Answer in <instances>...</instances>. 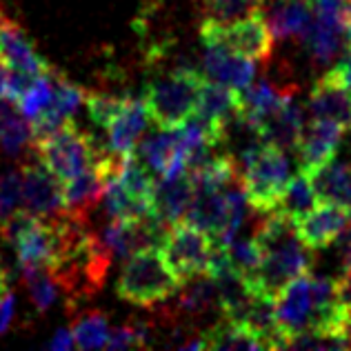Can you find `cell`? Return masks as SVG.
<instances>
[{"instance_id":"obj_28","label":"cell","mask_w":351,"mask_h":351,"mask_svg":"<svg viewBox=\"0 0 351 351\" xmlns=\"http://www.w3.org/2000/svg\"><path fill=\"white\" fill-rule=\"evenodd\" d=\"M263 5L265 0H202L205 18L220 25H229L234 21H240V18L258 14Z\"/></svg>"},{"instance_id":"obj_17","label":"cell","mask_w":351,"mask_h":351,"mask_svg":"<svg viewBox=\"0 0 351 351\" xmlns=\"http://www.w3.org/2000/svg\"><path fill=\"white\" fill-rule=\"evenodd\" d=\"M300 43L316 64H329L338 58V53L347 47L343 21L313 14L309 27L304 29Z\"/></svg>"},{"instance_id":"obj_21","label":"cell","mask_w":351,"mask_h":351,"mask_svg":"<svg viewBox=\"0 0 351 351\" xmlns=\"http://www.w3.org/2000/svg\"><path fill=\"white\" fill-rule=\"evenodd\" d=\"M311 3L307 0H276L267 14V25L274 38H302L304 29L311 23Z\"/></svg>"},{"instance_id":"obj_4","label":"cell","mask_w":351,"mask_h":351,"mask_svg":"<svg viewBox=\"0 0 351 351\" xmlns=\"http://www.w3.org/2000/svg\"><path fill=\"white\" fill-rule=\"evenodd\" d=\"M32 147L38 154L43 167L60 184L89 169L103 152L94 145L91 136L78 129L71 120L62 123L53 132L36 138Z\"/></svg>"},{"instance_id":"obj_36","label":"cell","mask_w":351,"mask_h":351,"mask_svg":"<svg viewBox=\"0 0 351 351\" xmlns=\"http://www.w3.org/2000/svg\"><path fill=\"white\" fill-rule=\"evenodd\" d=\"M336 243L340 245V256H343V265L347 269V267H351V229L349 227L340 234V238L336 240Z\"/></svg>"},{"instance_id":"obj_34","label":"cell","mask_w":351,"mask_h":351,"mask_svg":"<svg viewBox=\"0 0 351 351\" xmlns=\"http://www.w3.org/2000/svg\"><path fill=\"white\" fill-rule=\"evenodd\" d=\"M14 320V295L5 291L0 293V336L5 334Z\"/></svg>"},{"instance_id":"obj_20","label":"cell","mask_w":351,"mask_h":351,"mask_svg":"<svg viewBox=\"0 0 351 351\" xmlns=\"http://www.w3.org/2000/svg\"><path fill=\"white\" fill-rule=\"evenodd\" d=\"M189 285H180V289L176 291V307L173 311L178 316L187 318H205L211 311L218 309V291L216 282L209 276H193L189 278Z\"/></svg>"},{"instance_id":"obj_6","label":"cell","mask_w":351,"mask_h":351,"mask_svg":"<svg viewBox=\"0 0 351 351\" xmlns=\"http://www.w3.org/2000/svg\"><path fill=\"white\" fill-rule=\"evenodd\" d=\"M200 29L214 34L218 40H223L232 51L240 53L254 62H267L274 53V34L267 21L258 14L247 18H240L229 25H220L214 21H207L200 25Z\"/></svg>"},{"instance_id":"obj_15","label":"cell","mask_w":351,"mask_h":351,"mask_svg":"<svg viewBox=\"0 0 351 351\" xmlns=\"http://www.w3.org/2000/svg\"><path fill=\"white\" fill-rule=\"evenodd\" d=\"M307 109L311 118L331 120L343 129H351V91L327 71L309 91Z\"/></svg>"},{"instance_id":"obj_33","label":"cell","mask_w":351,"mask_h":351,"mask_svg":"<svg viewBox=\"0 0 351 351\" xmlns=\"http://www.w3.org/2000/svg\"><path fill=\"white\" fill-rule=\"evenodd\" d=\"M334 287H336V298L343 307L351 309V267L343 271L340 278L334 280Z\"/></svg>"},{"instance_id":"obj_30","label":"cell","mask_w":351,"mask_h":351,"mask_svg":"<svg viewBox=\"0 0 351 351\" xmlns=\"http://www.w3.org/2000/svg\"><path fill=\"white\" fill-rule=\"evenodd\" d=\"M23 209V178L21 169L0 176V223Z\"/></svg>"},{"instance_id":"obj_7","label":"cell","mask_w":351,"mask_h":351,"mask_svg":"<svg viewBox=\"0 0 351 351\" xmlns=\"http://www.w3.org/2000/svg\"><path fill=\"white\" fill-rule=\"evenodd\" d=\"M202 40V67H205L207 80L220 82L232 89H245L256 78V64L240 53L232 51L223 40H218L214 34L200 29Z\"/></svg>"},{"instance_id":"obj_25","label":"cell","mask_w":351,"mask_h":351,"mask_svg":"<svg viewBox=\"0 0 351 351\" xmlns=\"http://www.w3.org/2000/svg\"><path fill=\"white\" fill-rule=\"evenodd\" d=\"M202 340H205V349H225V351L265 349L261 340H258L245 325H240V322L229 320V318H223L218 325L205 331Z\"/></svg>"},{"instance_id":"obj_13","label":"cell","mask_w":351,"mask_h":351,"mask_svg":"<svg viewBox=\"0 0 351 351\" xmlns=\"http://www.w3.org/2000/svg\"><path fill=\"white\" fill-rule=\"evenodd\" d=\"M152 118L143 100L125 98L123 107L112 118V123L105 127L107 132V149L116 156H127L134 152L138 141L145 136Z\"/></svg>"},{"instance_id":"obj_1","label":"cell","mask_w":351,"mask_h":351,"mask_svg":"<svg viewBox=\"0 0 351 351\" xmlns=\"http://www.w3.org/2000/svg\"><path fill=\"white\" fill-rule=\"evenodd\" d=\"M238 165V180L249 207L269 214L276 209L282 187L291 178V162L287 152L274 145L256 143L234 156Z\"/></svg>"},{"instance_id":"obj_8","label":"cell","mask_w":351,"mask_h":351,"mask_svg":"<svg viewBox=\"0 0 351 351\" xmlns=\"http://www.w3.org/2000/svg\"><path fill=\"white\" fill-rule=\"evenodd\" d=\"M23 178V209L36 218H56L64 214L62 187L40 162H25Z\"/></svg>"},{"instance_id":"obj_37","label":"cell","mask_w":351,"mask_h":351,"mask_svg":"<svg viewBox=\"0 0 351 351\" xmlns=\"http://www.w3.org/2000/svg\"><path fill=\"white\" fill-rule=\"evenodd\" d=\"M347 211H349V218H351V205H349V209H347Z\"/></svg>"},{"instance_id":"obj_5","label":"cell","mask_w":351,"mask_h":351,"mask_svg":"<svg viewBox=\"0 0 351 351\" xmlns=\"http://www.w3.org/2000/svg\"><path fill=\"white\" fill-rule=\"evenodd\" d=\"M162 256L171 269L187 282L193 276H205L214 238L184 220L171 223L162 240Z\"/></svg>"},{"instance_id":"obj_3","label":"cell","mask_w":351,"mask_h":351,"mask_svg":"<svg viewBox=\"0 0 351 351\" xmlns=\"http://www.w3.org/2000/svg\"><path fill=\"white\" fill-rule=\"evenodd\" d=\"M202 80L205 76L193 67H178L152 80L143 98L152 123L160 129H173L182 125L196 112V98Z\"/></svg>"},{"instance_id":"obj_16","label":"cell","mask_w":351,"mask_h":351,"mask_svg":"<svg viewBox=\"0 0 351 351\" xmlns=\"http://www.w3.org/2000/svg\"><path fill=\"white\" fill-rule=\"evenodd\" d=\"M191 198H193V182L187 171L160 178L158 182H154V196H152L154 216H158L167 225L178 223L187 214Z\"/></svg>"},{"instance_id":"obj_23","label":"cell","mask_w":351,"mask_h":351,"mask_svg":"<svg viewBox=\"0 0 351 351\" xmlns=\"http://www.w3.org/2000/svg\"><path fill=\"white\" fill-rule=\"evenodd\" d=\"M318 202L320 200L316 196V191H313L309 173L300 169L282 187V193H280L278 202H276L274 211H278V214H282L285 218H289L291 223H295V220L302 218L304 214H309Z\"/></svg>"},{"instance_id":"obj_12","label":"cell","mask_w":351,"mask_h":351,"mask_svg":"<svg viewBox=\"0 0 351 351\" xmlns=\"http://www.w3.org/2000/svg\"><path fill=\"white\" fill-rule=\"evenodd\" d=\"M0 64L27 76H43L51 69V64L34 49L23 27L9 21L5 14H0Z\"/></svg>"},{"instance_id":"obj_32","label":"cell","mask_w":351,"mask_h":351,"mask_svg":"<svg viewBox=\"0 0 351 351\" xmlns=\"http://www.w3.org/2000/svg\"><path fill=\"white\" fill-rule=\"evenodd\" d=\"M123 100L120 96L112 94H87L85 96V105H87V114L91 118V123L98 125L100 129H105L112 118L118 114V109L123 107Z\"/></svg>"},{"instance_id":"obj_26","label":"cell","mask_w":351,"mask_h":351,"mask_svg":"<svg viewBox=\"0 0 351 351\" xmlns=\"http://www.w3.org/2000/svg\"><path fill=\"white\" fill-rule=\"evenodd\" d=\"M73 345L78 349H105L109 338V320L103 311H87L71 322Z\"/></svg>"},{"instance_id":"obj_11","label":"cell","mask_w":351,"mask_h":351,"mask_svg":"<svg viewBox=\"0 0 351 351\" xmlns=\"http://www.w3.org/2000/svg\"><path fill=\"white\" fill-rule=\"evenodd\" d=\"M345 129L331 123V120L313 118L309 125H304L300 141L295 145V156H298V165L302 171H313L334 160V156L343 141Z\"/></svg>"},{"instance_id":"obj_19","label":"cell","mask_w":351,"mask_h":351,"mask_svg":"<svg viewBox=\"0 0 351 351\" xmlns=\"http://www.w3.org/2000/svg\"><path fill=\"white\" fill-rule=\"evenodd\" d=\"M320 202H331L349 209L351 205V162L329 160L322 167L307 171Z\"/></svg>"},{"instance_id":"obj_2","label":"cell","mask_w":351,"mask_h":351,"mask_svg":"<svg viewBox=\"0 0 351 351\" xmlns=\"http://www.w3.org/2000/svg\"><path fill=\"white\" fill-rule=\"evenodd\" d=\"M184 280L165 261L158 249H143L127 256L116 282V293L123 300L152 309L173 298Z\"/></svg>"},{"instance_id":"obj_35","label":"cell","mask_w":351,"mask_h":351,"mask_svg":"<svg viewBox=\"0 0 351 351\" xmlns=\"http://www.w3.org/2000/svg\"><path fill=\"white\" fill-rule=\"evenodd\" d=\"M49 349H56V351H62V349H71V347H76L73 345V336H71V329H58L56 331V336H53L49 340Z\"/></svg>"},{"instance_id":"obj_29","label":"cell","mask_w":351,"mask_h":351,"mask_svg":"<svg viewBox=\"0 0 351 351\" xmlns=\"http://www.w3.org/2000/svg\"><path fill=\"white\" fill-rule=\"evenodd\" d=\"M225 249H227L229 263H232L236 271L247 276V278H252L258 271V267H261V261H263V252L254 238L236 236L229 240V243H225Z\"/></svg>"},{"instance_id":"obj_9","label":"cell","mask_w":351,"mask_h":351,"mask_svg":"<svg viewBox=\"0 0 351 351\" xmlns=\"http://www.w3.org/2000/svg\"><path fill=\"white\" fill-rule=\"evenodd\" d=\"M349 211L331 202H318L309 214H304L293 223V232L300 243L316 252V249L331 247L340 238V234L349 227Z\"/></svg>"},{"instance_id":"obj_14","label":"cell","mask_w":351,"mask_h":351,"mask_svg":"<svg viewBox=\"0 0 351 351\" xmlns=\"http://www.w3.org/2000/svg\"><path fill=\"white\" fill-rule=\"evenodd\" d=\"M304 118H307L304 109L300 105H295L293 98H289L256 125L258 136L267 145L278 147L282 152H293L300 141L304 125H307Z\"/></svg>"},{"instance_id":"obj_27","label":"cell","mask_w":351,"mask_h":351,"mask_svg":"<svg viewBox=\"0 0 351 351\" xmlns=\"http://www.w3.org/2000/svg\"><path fill=\"white\" fill-rule=\"evenodd\" d=\"M25 287L29 291V298L38 313H45L53 307L58 298V282L53 280L51 271L47 267H21Z\"/></svg>"},{"instance_id":"obj_31","label":"cell","mask_w":351,"mask_h":351,"mask_svg":"<svg viewBox=\"0 0 351 351\" xmlns=\"http://www.w3.org/2000/svg\"><path fill=\"white\" fill-rule=\"evenodd\" d=\"M152 338V329L141 322L134 325H123L109 331L107 349H134V347H147Z\"/></svg>"},{"instance_id":"obj_18","label":"cell","mask_w":351,"mask_h":351,"mask_svg":"<svg viewBox=\"0 0 351 351\" xmlns=\"http://www.w3.org/2000/svg\"><path fill=\"white\" fill-rule=\"evenodd\" d=\"M293 98L289 89L274 85L271 80L261 78L252 80L245 89H238V103H236V116H240L254 127L261 120L271 114L276 107H280L285 100Z\"/></svg>"},{"instance_id":"obj_22","label":"cell","mask_w":351,"mask_h":351,"mask_svg":"<svg viewBox=\"0 0 351 351\" xmlns=\"http://www.w3.org/2000/svg\"><path fill=\"white\" fill-rule=\"evenodd\" d=\"M34 145L32 127L14 103L0 98V152L5 156L25 154Z\"/></svg>"},{"instance_id":"obj_10","label":"cell","mask_w":351,"mask_h":351,"mask_svg":"<svg viewBox=\"0 0 351 351\" xmlns=\"http://www.w3.org/2000/svg\"><path fill=\"white\" fill-rule=\"evenodd\" d=\"M138 160L158 178H167L184 171V156L178 129H156L143 143H138L132 152Z\"/></svg>"},{"instance_id":"obj_24","label":"cell","mask_w":351,"mask_h":351,"mask_svg":"<svg viewBox=\"0 0 351 351\" xmlns=\"http://www.w3.org/2000/svg\"><path fill=\"white\" fill-rule=\"evenodd\" d=\"M236 103H238V91L220 85L214 80H202L196 98V112L202 118L214 120V123H225L236 114Z\"/></svg>"}]
</instances>
